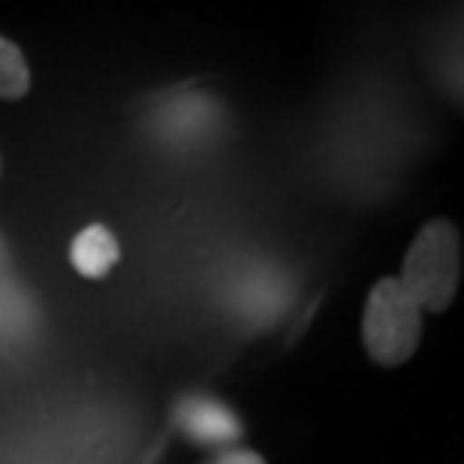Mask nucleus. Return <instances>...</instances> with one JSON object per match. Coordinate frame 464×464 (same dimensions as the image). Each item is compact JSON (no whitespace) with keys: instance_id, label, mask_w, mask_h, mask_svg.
Wrapping results in <instances>:
<instances>
[{"instance_id":"nucleus-1","label":"nucleus","mask_w":464,"mask_h":464,"mask_svg":"<svg viewBox=\"0 0 464 464\" xmlns=\"http://www.w3.org/2000/svg\"><path fill=\"white\" fill-rule=\"evenodd\" d=\"M461 281V236L452 220H431L416 232L404 256L401 277L407 295L420 311H447L459 293Z\"/></svg>"},{"instance_id":"nucleus-3","label":"nucleus","mask_w":464,"mask_h":464,"mask_svg":"<svg viewBox=\"0 0 464 464\" xmlns=\"http://www.w3.org/2000/svg\"><path fill=\"white\" fill-rule=\"evenodd\" d=\"M175 422L199 447H224L229 450L232 443L241 438V422L238 416L229 411L227 404L215 401L206 395H190L184 398L175 411Z\"/></svg>"},{"instance_id":"nucleus-6","label":"nucleus","mask_w":464,"mask_h":464,"mask_svg":"<svg viewBox=\"0 0 464 464\" xmlns=\"http://www.w3.org/2000/svg\"><path fill=\"white\" fill-rule=\"evenodd\" d=\"M206 464H266V459L259 456L254 450H245V447H229V450H220L215 459L206 461Z\"/></svg>"},{"instance_id":"nucleus-4","label":"nucleus","mask_w":464,"mask_h":464,"mask_svg":"<svg viewBox=\"0 0 464 464\" xmlns=\"http://www.w3.org/2000/svg\"><path fill=\"white\" fill-rule=\"evenodd\" d=\"M121 259V247L115 232L103 227V224H91L72 238L70 245V263L82 277H91V281H100L106 277Z\"/></svg>"},{"instance_id":"nucleus-2","label":"nucleus","mask_w":464,"mask_h":464,"mask_svg":"<svg viewBox=\"0 0 464 464\" xmlns=\"http://www.w3.org/2000/svg\"><path fill=\"white\" fill-rule=\"evenodd\" d=\"M422 311L398 277H380L371 286L362 317V344L368 356L383 368H398L420 350Z\"/></svg>"},{"instance_id":"nucleus-5","label":"nucleus","mask_w":464,"mask_h":464,"mask_svg":"<svg viewBox=\"0 0 464 464\" xmlns=\"http://www.w3.org/2000/svg\"><path fill=\"white\" fill-rule=\"evenodd\" d=\"M31 91V70L22 49L0 36V100H22Z\"/></svg>"}]
</instances>
